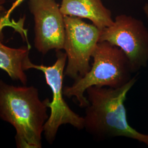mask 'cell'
I'll return each mask as SVG.
<instances>
[{
	"label": "cell",
	"instance_id": "6da1fadb",
	"mask_svg": "<svg viewBox=\"0 0 148 148\" xmlns=\"http://www.w3.org/2000/svg\"><path fill=\"white\" fill-rule=\"evenodd\" d=\"M137 81L135 76L118 88L99 86L87 88L86 93L88 104L84 117L86 131L99 140L123 137L148 147V134L139 132L130 125L125 106L127 94Z\"/></svg>",
	"mask_w": 148,
	"mask_h": 148
},
{
	"label": "cell",
	"instance_id": "7a4b0ae2",
	"mask_svg": "<svg viewBox=\"0 0 148 148\" xmlns=\"http://www.w3.org/2000/svg\"><path fill=\"white\" fill-rule=\"evenodd\" d=\"M47 100L41 101L34 86H16L0 79V119L14 127L17 148H42Z\"/></svg>",
	"mask_w": 148,
	"mask_h": 148
},
{
	"label": "cell",
	"instance_id": "3957f363",
	"mask_svg": "<svg viewBox=\"0 0 148 148\" xmlns=\"http://www.w3.org/2000/svg\"><path fill=\"white\" fill-rule=\"evenodd\" d=\"M93 63L89 71L82 77L74 79L70 86L63 87L64 95L75 97L79 107L86 108L88 101L85 96L90 87H121L132 79L130 62L120 48L106 41L97 43L93 52Z\"/></svg>",
	"mask_w": 148,
	"mask_h": 148
},
{
	"label": "cell",
	"instance_id": "277c9868",
	"mask_svg": "<svg viewBox=\"0 0 148 148\" xmlns=\"http://www.w3.org/2000/svg\"><path fill=\"white\" fill-rule=\"evenodd\" d=\"M57 60L51 66L36 65L31 60L26 64V70L36 69L44 74L46 83L52 92V101L48 99L47 105L51 112L46 122L43 134L47 142L52 144L56 139L59 128L70 125L79 130L84 129V117L74 112L64 99L63 79L67 62L66 54L62 50L56 51Z\"/></svg>",
	"mask_w": 148,
	"mask_h": 148
},
{
	"label": "cell",
	"instance_id": "5b68a950",
	"mask_svg": "<svg viewBox=\"0 0 148 148\" xmlns=\"http://www.w3.org/2000/svg\"><path fill=\"white\" fill-rule=\"evenodd\" d=\"M64 16L65 35L63 49L67 57L64 76L75 79L84 76L90 69V60L99 42L101 30L79 18Z\"/></svg>",
	"mask_w": 148,
	"mask_h": 148
},
{
	"label": "cell",
	"instance_id": "8992f818",
	"mask_svg": "<svg viewBox=\"0 0 148 148\" xmlns=\"http://www.w3.org/2000/svg\"><path fill=\"white\" fill-rule=\"evenodd\" d=\"M100 41L120 48L126 54L132 73L148 63V30L142 21L131 16H117L111 26L101 31Z\"/></svg>",
	"mask_w": 148,
	"mask_h": 148
},
{
	"label": "cell",
	"instance_id": "52a82bcc",
	"mask_svg": "<svg viewBox=\"0 0 148 148\" xmlns=\"http://www.w3.org/2000/svg\"><path fill=\"white\" fill-rule=\"evenodd\" d=\"M34 20V46L43 55L54 49H63L65 27L64 16L56 0H29Z\"/></svg>",
	"mask_w": 148,
	"mask_h": 148
},
{
	"label": "cell",
	"instance_id": "ba28073f",
	"mask_svg": "<svg viewBox=\"0 0 148 148\" xmlns=\"http://www.w3.org/2000/svg\"><path fill=\"white\" fill-rule=\"evenodd\" d=\"M60 9L64 16L88 19L101 30L114 23L111 11L101 0H62Z\"/></svg>",
	"mask_w": 148,
	"mask_h": 148
},
{
	"label": "cell",
	"instance_id": "9c48e42d",
	"mask_svg": "<svg viewBox=\"0 0 148 148\" xmlns=\"http://www.w3.org/2000/svg\"><path fill=\"white\" fill-rule=\"evenodd\" d=\"M30 47L11 48L3 44L0 39V69L5 71L13 81L26 85L27 77L26 64L29 58Z\"/></svg>",
	"mask_w": 148,
	"mask_h": 148
},
{
	"label": "cell",
	"instance_id": "30bf717a",
	"mask_svg": "<svg viewBox=\"0 0 148 148\" xmlns=\"http://www.w3.org/2000/svg\"><path fill=\"white\" fill-rule=\"evenodd\" d=\"M24 1L25 0H16L15 1H14V2L12 3V5H11V7L10 8V9L6 12L5 18L9 20L10 16L12 13V12L14 11V10L17 7H18L19 5H21Z\"/></svg>",
	"mask_w": 148,
	"mask_h": 148
},
{
	"label": "cell",
	"instance_id": "8fae6325",
	"mask_svg": "<svg viewBox=\"0 0 148 148\" xmlns=\"http://www.w3.org/2000/svg\"><path fill=\"white\" fill-rule=\"evenodd\" d=\"M143 11L144 12V14H145V16H146L147 19H148V3H146L144 5Z\"/></svg>",
	"mask_w": 148,
	"mask_h": 148
},
{
	"label": "cell",
	"instance_id": "7c38bea8",
	"mask_svg": "<svg viewBox=\"0 0 148 148\" xmlns=\"http://www.w3.org/2000/svg\"><path fill=\"white\" fill-rule=\"evenodd\" d=\"M15 1L16 0H0V7L3 6V5L5 3V2H7V1Z\"/></svg>",
	"mask_w": 148,
	"mask_h": 148
}]
</instances>
